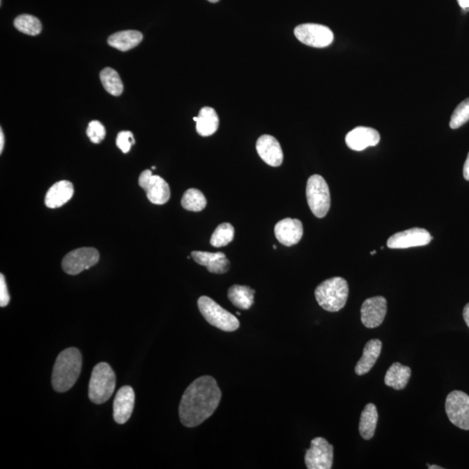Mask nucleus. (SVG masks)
Returning <instances> with one entry per match:
<instances>
[{
    "label": "nucleus",
    "instance_id": "f3484780",
    "mask_svg": "<svg viewBox=\"0 0 469 469\" xmlns=\"http://www.w3.org/2000/svg\"><path fill=\"white\" fill-rule=\"evenodd\" d=\"M274 230L277 239L287 247L298 244L303 236V223L298 219L281 220L275 226Z\"/></svg>",
    "mask_w": 469,
    "mask_h": 469
},
{
    "label": "nucleus",
    "instance_id": "c756f323",
    "mask_svg": "<svg viewBox=\"0 0 469 469\" xmlns=\"http://www.w3.org/2000/svg\"><path fill=\"white\" fill-rule=\"evenodd\" d=\"M469 120V98L463 100L454 110L449 126L453 130L458 129Z\"/></svg>",
    "mask_w": 469,
    "mask_h": 469
},
{
    "label": "nucleus",
    "instance_id": "39448f33",
    "mask_svg": "<svg viewBox=\"0 0 469 469\" xmlns=\"http://www.w3.org/2000/svg\"><path fill=\"white\" fill-rule=\"evenodd\" d=\"M197 305L205 320L214 327L225 332H234L240 327V322L234 315L223 309L209 296H201Z\"/></svg>",
    "mask_w": 469,
    "mask_h": 469
},
{
    "label": "nucleus",
    "instance_id": "ea45409f",
    "mask_svg": "<svg viewBox=\"0 0 469 469\" xmlns=\"http://www.w3.org/2000/svg\"><path fill=\"white\" fill-rule=\"evenodd\" d=\"M376 251H372L371 253H370V254L374 255V254H376Z\"/></svg>",
    "mask_w": 469,
    "mask_h": 469
},
{
    "label": "nucleus",
    "instance_id": "a211bd4d",
    "mask_svg": "<svg viewBox=\"0 0 469 469\" xmlns=\"http://www.w3.org/2000/svg\"><path fill=\"white\" fill-rule=\"evenodd\" d=\"M192 256L194 261L199 265L206 267L211 273L225 274L230 270V261L222 252L193 251Z\"/></svg>",
    "mask_w": 469,
    "mask_h": 469
},
{
    "label": "nucleus",
    "instance_id": "c9c22d12",
    "mask_svg": "<svg viewBox=\"0 0 469 469\" xmlns=\"http://www.w3.org/2000/svg\"><path fill=\"white\" fill-rule=\"evenodd\" d=\"M4 146H5V136H4L3 130H0V153L3 152Z\"/></svg>",
    "mask_w": 469,
    "mask_h": 469
},
{
    "label": "nucleus",
    "instance_id": "c85d7f7f",
    "mask_svg": "<svg viewBox=\"0 0 469 469\" xmlns=\"http://www.w3.org/2000/svg\"><path fill=\"white\" fill-rule=\"evenodd\" d=\"M234 236V227L229 223H223L212 234L211 244L215 248L225 247L232 243Z\"/></svg>",
    "mask_w": 469,
    "mask_h": 469
},
{
    "label": "nucleus",
    "instance_id": "0eeeda50",
    "mask_svg": "<svg viewBox=\"0 0 469 469\" xmlns=\"http://www.w3.org/2000/svg\"><path fill=\"white\" fill-rule=\"evenodd\" d=\"M294 34L300 42L315 48H324L334 41V34L331 29L319 24L299 25Z\"/></svg>",
    "mask_w": 469,
    "mask_h": 469
},
{
    "label": "nucleus",
    "instance_id": "4468645a",
    "mask_svg": "<svg viewBox=\"0 0 469 469\" xmlns=\"http://www.w3.org/2000/svg\"><path fill=\"white\" fill-rule=\"evenodd\" d=\"M256 152L270 166L278 167L283 164V150H282L279 142L272 136H261L256 141Z\"/></svg>",
    "mask_w": 469,
    "mask_h": 469
},
{
    "label": "nucleus",
    "instance_id": "5701e85b",
    "mask_svg": "<svg viewBox=\"0 0 469 469\" xmlns=\"http://www.w3.org/2000/svg\"><path fill=\"white\" fill-rule=\"evenodd\" d=\"M196 123L197 133L202 137L213 135L219 126L218 113L213 108L209 107V106L202 108Z\"/></svg>",
    "mask_w": 469,
    "mask_h": 469
},
{
    "label": "nucleus",
    "instance_id": "7ed1b4c3",
    "mask_svg": "<svg viewBox=\"0 0 469 469\" xmlns=\"http://www.w3.org/2000/svg\"><path fill=\"white\" fill-rule=\"evenodd\" d=\"M315 296L322 309L329 312H337L345 306L349 296V284L343 277L329 278L317 286Z\"/></svg>",
    "mask_w": 469,
    "mask_h": 469
},
{
    "label": "nucleus",
    "instance_id": "f257e3e1",
    "mask_svg": "<svg viewBox=\"0 0 469 469\" xmlns=\"http://www.w3.org/2000/svg\"><path fill=\"white\" fill-rule=\"evenodd\" d=\"M222 398L217 381L210 376L196 379L186 388L179 405V417L187 428L199 426L210 418Z\"/></svg>",
    "mask_w": 469,
    "mask_h": 469
},
{
    "label": "nucleus",
    "instance_id": "cd10ccee",
    "mask_svg": "<svg viewBox=\"0 0 469 469\" xmlns=\"http://www.w3.org/2000/svg\"><path fill=\"white\" fill-rule=\"evenodd\" d=\"M14 27L22 34L37 36L42 31L41 22L38 18L29 14H22L14 20Z\"/></svg>",
    "mask_w": 469,
    "mask_h": 469
},
{
    "label": "nucleus",
    "instance_id": "6ab92c4d",
    "mask_svg": "<svg viewBox=\"0 0 469 469\" xmlns=\"http://www.w3.org/2000/svg\"><path fill=\"white\" fill-rule=\"evenodd\" d=\"M74 194V187L71 182L63 180L51 187L46 193L45 204L50 209L63 206L71 200Z\"/></svg>",
    "mask_w": 469,
    "mask_h": 469
},
{
    "label": "nucleus",
    "instance_id": "bb28decb",
    "mask_svg": "<svg viewBox=\"0 0 469 469\" xmlns=\"http://www.w3.org/2000/svg\"><path fill=\"white\" fill-rule=\"evenodd\" d=\"M181 204L186 211L199 212L206 207L207 200L199 190L189 189L183 196Z\"/></svg>",
    "mask_w": 469,
    "mask_h": 469
},
{
    "label": "nucleus",
    "instance_id": "423d86ee",
    "mask_svg": "<svg viewBox=\"0 0 469 469\" xmlns=\"http://www.w3.org/2000/svg\"><path fill=\"white\" fill-rule=\"evenodd\" d=\"M306 197L310 211L318 218H324L331 208V192L325 179L313 175L308 179Z\"/></svg>",
    "mask_w": 469,
    "mask_h": 469
},
{
    "label": "nucleus",
    "instance_id": "6e6552de",
    "mask_svg": "<svg viewBox=\"0 0 469 469\" xmlns=\"http://www.w3.org/2000/svg\"><path fill=\"white\" fill-rule=\"evenodd\" d=\"M447 416L454 426L469 430V397L463 391L449 393L445 404Z\"/></svg>",
    "mask_w": 469,
    "mask_h": 469
},
{
    "label": "nucleus",
    "instance_id": "b1692460",
    "mask_svg": "<svg viewBox=\"0 0 469 469\" xmlns=\"http://www.w3.org/2000/svg\"><path fill=\"white\" fill-rule=\"evenodd\" d=\"M377 421H378V411L376 406L373 403H368L361 414L359 432L362 438L370 440L375 435Z\"/></svg>",
    "mask_w": 469,
    "mask_h": 469
},
{
    "label": "nucleus",
    "instance_id": "20e7f679",
    "mask_svg": "<svg viewBox=\"0 0 469 469\" xmlns=\"http://www.w3.org/2000/svg\"><path fill=\"white\" fill-rule=\"evenodd\" d=\"M116 387V376L106 362L95 366L89 383V398L95 404H103L112 397Z\"/></svg>",
    "mask_w": 469,
    "mask_h": 469
},
{
    "label": "nucleus",
    "instance_id": "7c9ffc66",
    "mask_svg": "<svg viewBox=\"0 0 469 469\" xmlns=\"http://www.w3.org/2000/svg\"><path fill=\"white\" fill-rule=\"evenodd\" d=\"M86 134L93 144H100L105 138V128L100 121L93 120L87 127Z\"/></svg>",
    "mask_w": 469,
    "mask_h": 469
},
{
    "label": "nucleus",
    "instance_id": "aec40b11",
    "mask_svg": "<svg viewBox=\"0 0 469 469\" xmlns=\"http://www.w3.org/2000/svg\"><path fill=\"white\" fill-rule=\"evenodd\" d=\"M382 348L383 343L378 339H372L366 343L364 354L355 365V371L357 376H364L371 370L380 357Z\"/></svg>",
    "mask_w": 469,
    "mask_h": 469
},
{
    "label": "nucleus",
    "instance_id": "4c0bfd02",
    "mask_svg": "<svg viewBox=\"0 0 469 469\" xmlns=\"http://www.w3.org/2000/svg\"><path fill=\"white\" fill-rule=\"evenodd\" d=\"M428 468L430 469H443L442 467L437 466V465H428Z\"/></svg>",
    "mask_w": 469,
    "mask_h": 469
},
{
    "label": "nucleus",
    "instance_id": "72a5a7b5",
    "mask_svg": "<svg viewBox=\"0 0 469 469\" xmlns=\"http://www.w3.org/2000/svg\"><path fill=\"white\" fill-rule=\"evenodd\" d=\"M463 177L466 180L469 181V152L466 161H465L463 167Z\"/></svg>",
    "mask_w": 469,
    "mask_h": 469
},
{
    "label": "nucleus",
    "instance_id": "ddd939ff",
    "mask_svg": "<svg viewBox=\"0 0 469 469\" xmlns=\"http://www.w3.org/2000/svg\"><path fill=\"white\" fill-rule=\"evenodd\" d=\"M387 314V300L383 296L368 298L361 308L362 324L368 329L379 327L383 324Z\"/></svg>",
    "mask_w": 469,
    "mask_h": 469
},
{
    "label": "nucleus",
    "instance_id": "a878e982",
    "mask_svg": "<svg viewBox=\"0 0 469 469\" xmlns=\"http://www.w3.org/2000/svg\"><path fill=\"white\" fill-rule=\"evenodd\" d=\"M100 80L105 89L112 96H120L124 91V84L119 73L114 69L105 68L100 72Z\"/></svg>",
    "mask_w": 469,
    "mask_h": 469
},
{
    "label": "nucleus",
    "instance_id": "e433bc0d",
    "mask_svg": "<svg viewBox=\"0 0 469 469\" xmlns=\"http://www.w3.org/2000/svg\"><path fill=\"white\" fill-rule=\"evenodd\" d=\"M458 4L463 9L469 8V0H457Z\"/></svg>",
    "mask_w": 469,
    "mask_h": 469
},
{
    "label": "nucleus",
    "instance_id": "412c9836",
    "mask_svg": "<svg viewBox=\"0 0 469 469\" xmlns=\"http://www.w3.org/2000/svg\"><path fill=\"white\" fill-rule=\"evenodd\" d=\"M410 376H411V369L401 364L400 362H395L388 368L384 383L388 387L393 388L395 390H401L408 385Z\"/></svg>",
    "mask_w": 469,
    "mask_h": 469
},
{
    "label": "nucleus",
    "instance_id": "f8f14e48",
    "mask_svg": "<svg viewBox=\"0 0 469 469\" xmlns=\"http://www.w3.org/2000/svg\"><path fill=\"white\" fill-rule=\"evenodd\" d=\"M433 239L428 230L421 228H413L392 234L388 240L390 249H408L425 246L430 244Z\"/></svg>",
    "mask_w": 469,
    "mask_h": 469
},
{
    "label": "nucleus",
    "instance_id": "f704fd0d",
    "mask_svg": "<svg viewBox=\"0 0 469 469\" xmlns=\"http://www.w3.org/2000/svg\"><path fill=\"white\" fill-rule=\"evenodd\" d=\"M463 318L465 322H466L468 327L469 328V303L467 304L466 306L464 307Z\"/></svg>",
    "mask_w": 469,
    "mask_h": 469
},
{
    "label": "nucleus",
    "instance_id": "9b49d317",
    "mask_svg": "<svg viewBox=\"0 0 469 469\" xmlns=\"http://www.w3.org/2000/svg\"><path fill=\"white\" fill-rule=\"evenodd\" d=\"M138 185L145 190L146 196L154 204L162 205L171 199V189L167 182L159 176L153 175L152 171L142 172Z\"/></svg>",
    "mask_w": 469,
    "mask_h": 469
},
{
    "label": "nucleus",
    "instance_id": "1a4fd4ad",
    "mask_svg": "<svg viewBox=\"0 0 469 469\" xmlns=\"http://www.w3.org/2000/svg\"><path fill=\"white\" fill-rule=\"evenodd\" d=\"M334 459V448L327 440L316 437L306 450L304 461L308 469H331Z\"/></svg>",
    "mask_w": 469,
    "mask_h": 469
},
{
    "label": "nucleus",
    "instance_id": "58836bf2",
    "mask_svg": "<svg viewBox=\"0 0 469 469\" xmlns=\"http://www.w3.org/2000/svg\"><path fill=\"white\" fill-rule=\"evenodd\" d=\"M208 1L211 3H218L219 0H208Z\"/></svg>",
    "mask_w": 469,
    "mask_h": 469
},
{
    "label": "nucleus",
    "instance_id": "473e14b6",
    "mask_svg": "<svg viewBox=\"0 0 469 469\" xmlns=\"http://www.w3.org/2000/svg\"><path fill=\"white\" fill-rule=\"evenodd\" d=\"M10 295L4 275H0V306L6 307L10 303Z\"/></svg>",
    "mask_w": 469,
    "mask_h": 469
},
{
    "label": "nucleus",
    "instance_id": "a19ab883",
    "mask_svg": "<svg viewBox=\"0 0 469 469\" xmlns=\"http://www.w3.org/2000/svg\"><path fill=\"white\" fill-rule=\"evenodd\" d=\"M273 249H274V250H277V246H276V245H273Z\"/></svg>",
    "mask_w": 469,
    "mask_h": 469
},
{
    "label": "nucleus",
    "instance_id": "2f4dec72",
    "mask_svg": "<svg viewBox=\"0 0 469 469\" xmlns=\"http://www.w3.org/2000/svg\"><path fill=\"white\" fill-rule=\"evenodd\" d=\"M116 144L123 153L131 151V146L135 145V139L133 133L129 131H121L117 134Z\"/></svg>",
    "mask_w": 469,
    "mask_h": 469
},
{
    "label": "nucleus",
    "instance_id": "dca6fc26",
    "mask_svg": "<svg viewBox=\"0 0 469 469\" xmlns=\"http://www.w3.org/2000/svg\"><path fill=\"white\" fill-rule=\"evenodd\" d=\"M135 393L133 388L124 386L116 395L113 402V418L117 423L124 424L129 421L133 412Z\"/></svg>",
    "mask_w": 469,
    "mask_h": 469
},
{
    "label": "nucleus",
    "instance_id": "2eb2a0df",
    "mask_svg": "<svg viewBox=\"0 0 469 469\" xmlns=\"http://www.w3.org/2000/svg\"><path fill=\"white\" fill-rule=\"evenodd\" d=\"M378 131L373 128L359 126L346 135L348 147L355 152L364 151L366 148L376 146L380 142Z\"/></svg>",
    "mask_w": 469,
    "mask_h": 469
},
{
    "label": "nucleus",
    "instance_id": "4be33fe9",
    "mask_svg": "<svg viewBox=\"0 0 469 469\" xmlns=\"http://www.w3.org/2000/svg\"><path fill=\"white\" fill-rule=\"evenodd\" d=\"M143 34L140 32L135 30H127L116 32L109 37L108 44L121 51H127L135 48L142 42Z\"/></svg>",
    "mask_w": 469,
    "mask_h": 469
},
{
    "label": "nucleus",
    "instance_id": "393cba45",
    "mask_svg": "<svg viewBox=\"0 0 469 469\" xmlns=\"http://www.w3.org/2000/svg\"><path fill=\"white\" fill-rule=\"evenodd\" d=\"M255 291L249 286L233 285L229 289L228 298L238 309L247 310L254 304Z\"/></svg>",
    "mask_w": 469,
    "mask_h": 469
},
{
    "label": "nucleus",
    "instance_id": "9d476101",
    "mask_svg": "<svg viewBox=\"0 0 469 469\" xmlns=\"http://www.w3.org/2000/svg\"><path fill=\"white\" fill-rule=\"evenodd\" d=\"M100 260V253L94 248H79L65 256L62 268L65 273L75 276L82 271L96 265Z\"/></svg>",
    "mask_w": 469,
    "mask_h": 469
},
{
    "label": "nucleus",
    "instance_id": "f03ea898",
    "mask_svg": "<svg viewBox=\"0 0 469 469\" xmlns=\"http://www.w3.org/2000/svg\"><path fill=\"white\" fill-rule=\"evenodd\" d=\"M82 355L76 348H69L58 355L51 384L55 391L64 393L74 386L81 373Z\"/></svg>",
    "mask_w": 469,
    "mask_h": 469
}]
</instances>
